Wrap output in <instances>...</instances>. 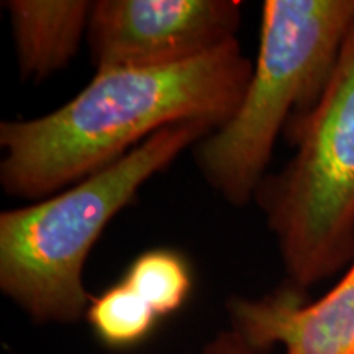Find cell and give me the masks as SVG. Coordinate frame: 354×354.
I'll return each mask as SVG.
<instances>
[{
    "mask_svg": "<svg viewBox=\"0 0 354 354\" xmlns=\"http://www.w3.org/2000/svg\"><path fill=\"white\" fill-rule=\"evenodd\" d=\"M253 66L233 39L169 68L99 71L55 112L2 122V187L12 197L48 198L174 123L205 120L218 130L240 107Z\"/></svg>",
    "mask_w": 354,
    "mask_h": 354,
    "instance_id": "1",
    "label": "cell"
},
{
    "mask_svg": "<svg viewBox=\"0 0 354 354\" xmlns=\"http://www.w3.org/2000/svg\"><path fill=\"white\" fill-rule=\"evenodd\" d=\"M216 130L205 120L169 125L68 190L0 215V289L35 323H76L91 295L84 266L113 216L146 180Z\"/></svg>",
    "mask_w": 354,
    "mask_h": 354,
    "instance_id": "2",
    "label": "cell"
},
{
    "mask_svg": "<svg viewBox=\"0 0 354 354\" xmlns=\"http://www.w3.org/2000/svg\"><path fill=\"white\" fill-rule=\"evenodd\" d=\"M354 21V0H266L258 59L240 107L196 145L203 179L232 205L258 192L274 145L328 87Z\"/></svg>",
    "mask_w": 354,
    "mask_h": 354,
    "instance_id": "3",
    "label": "cell"
},
{
    "mask_svg": "<svg viewBox=\"0 0 354 354\" xmlns=\"http://www.w3.org/2000/svg\"><path fill=\"white\" fill-rule=\"evenodd\" d=\"M294 158L266 176L254 198L287 274L305 294L354 261V21L328 87L286 127Z\"/></svg>",
    "mask_w": 354,
    "mask_h": 354,
    "instance_id": "4",
    "label": "cell"
},
{
    "mask_svg": "<svg viewBox=\"0 0 354 354\" xmlns=\"http://www.w3.org/2000/svg\"><path fill=\"white\" fill-rule=\"evenodd\" d=\"M236 0H99L87 28L97 73L169 68L236 39Z\"/></svg>",
    "mask_w": 354,
    "mask_h": 354,
    "instance_id": "5",
    "label": "cell"
},
{
    "mask_svg": "<svg viewBox=\"0 0 354 354\" xmlns=\"http://www.w3.org/2000/svg\"><path fill=\"white\" fill-rule=\"evenodd\" d=\"M228 313L256 353L277 344L284 354H354V261L318 300L284 286L258 300L233 297Z\"/></svg>",
    "mask_w": 354,
    "mask_h": 354,
    "instance_id": "6",
    "label": "cell"
},
{
    "mask_svg": "<svg viewBox=\"0 0 354 354\" xmlns=\"http://www.w3.org/2000/svg\"><path fill=\"white\" fill-rule=\"evenodd\" d=\"M94 2L8 0L17 61L24 79L43 81L76 56Z\"/></svg>",
    "mask_w": 354,
    "mask_h": 354,
    "instance_id": "7",
    "label": "cell"
},
{
    "mask_svg": "<svg viewBox=\"0 0 354 354\" xmlns=\"http://www.w3.org/2000/svg\"><path fill=\"white\" fill-rule=\"evenodd\" d=\"M158 315L127 282L110 287L88 304L86 320L107 346L128 348L151 333Z\"/></svg>",
    "mask_w": 354,
    "mask_h": 354,
    "instance_id": "8",
    "label": "cell"
},
{
    "mask_svg": "<svg viewBox=\"0 0 354 354\" xmlns=\"http://www.w3.org/2000/svg\"><path fill=\"white\" fill-rule=\"evenodd\" d=\"M158 317L183 307L192 289V277L185 259L169 250H153L133 261L123 277Z\"/></svg>",
    "mask_w": 354,
    "mask_h": 354,
    "instance_id": "9",
    "label": "cell"
},
{
    "mask_svg": "<svg viewBox=\"0 0 354 354\" xmlns=\"http://www.w3.org/2000/svg\"><path fill=\"white\" fill-rule=\"evenodd\" d=\"M202 354H258L234 330L221 331L203 346Z\"/></svg>",
    "mask_w": 354,
    "mask_h": 354,
    "instance_id": "10",
    "label": "cell"
}]
</instances>
